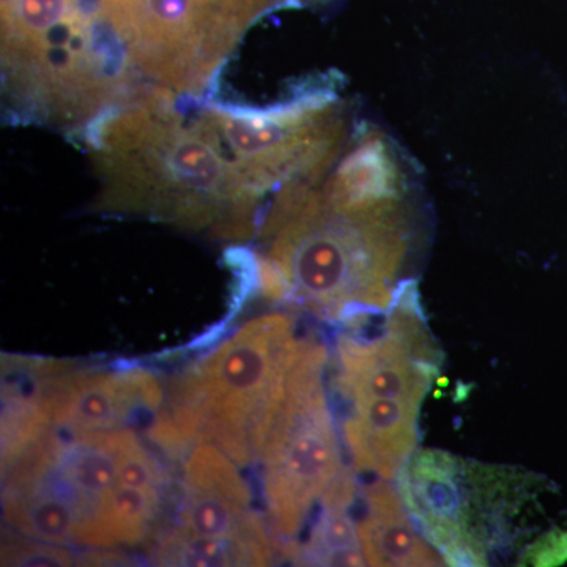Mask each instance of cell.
<instances>
[{"mask_svg":"<svg viewBox=\"0 0 567 567\" xmlns=\"http://www.w3.org/2000/svg\"><path fill=\"white\" fill-rule=\"evenodd\" d=\"M80 561L61 544L44 543L33 537H9L2 544V566L52 567L73 566Z\"/></svg>","mask_w":567,"mask_h":567,"instance_id":"cell-15","label":"cell"},{"mask_svg":"<svg viewBox=\"0 0 567 567\" xmlns=\"http://www.w3.org/2000/svg\"><path fill=\"white\" fill-rule=\"evenodd\" d=\"M164 404L158 379L145 369L80 372L63 368L51 393L52 429L85 434L117 431Z\"/></svg>","mask_w":567,"mask_h":567,"instance_id":"cell-10","label":"cell"},{"mask_svg":"<svg viewBox=\"0 0 567 567\" xmlns=\"http://www.w3.org/2000/svg\"><path fill=\"white\" fill-rule=\"evenodd\" d=\"M238 466L210 443L189 450L183 464L177 528L186 535L249 544L278 554L281 543L252 509L251 488Z\"/></svg>","mask_w":567,"mask_h":567,"instance_id":"cell-9","label":"cell"},{"mask_svg":"<svg viewBox=\"0 0 567 567\" xmlns=\"http://www.w3.org/2000/svg\"><path fill=\"white\" fill-rule=\"evenodd\" d=\"M410 514L445 565L487 566L524 535L537 477L511 466L416 451L398 475ZM528 533V532H525Z\"/></svg>","mask_w":567,"mask_h":567,"instance_id":"cell-5","label":"cell"},{"mask_svg":"<svg viewBox=\"0 0 567 567\" xmlns=\"http://www.w3.org/2000/svg\"><path fill=\"white\" fill-rule=\"evenodd\" d=\"M199 115L260 194L292 175L319 169L338 132L333 115L319 103L281 111L210 106Z\"/></svg>","mask_w":567,"mask_h":567,"instance_id":"cell-8","label":"cell"},{"mask_svg":"<svg viewBox=\"0 0 567 567\" xmlns=\"http://www.w3.org/2000/svg\"><path fill=\"white\" fill-rule=\"evenodd\" d=\"M148 558L156 566H268L276 554L249 544L186 535L175 527L156 540Z\"/></svg>","mask_w":567,"mask_h":567,"instance_id":"cell-13","label":"cell"},{"mask_svg":"<svg viewBox=\"0 0 567 567\" xmlns=\"http://www.w3.org/2000/svg\"><path fill=\"white\" fill-rule=\"evenodd\" d=\"M443 363L410 284L336 341L331 386L354 472L394 480L416 453L417 420Z\"/></svg>","mask_w":567,"mask_h":567,"instance_id":"cell-3","label":"cell"},{"mask_svg":"<svg viewBox=\"0 0 567 567\" xmlns=\"http://www.w3.org/2000/svg\"><path fill=\"white\" fill-rule=\"evenodd\" d=\"M163 491L158 487L115 484L104 506L103 548L142 543L158 518Z\"/></svg>","mask_w":567,"mask_h":567,"instance_id":"cell-14","label":"cell"},{"mask_svg":"<svg viewBox=\"0 0 567 567\" xmlns=\"http://www.w3.org/2000/svg\"><path fill=\"white\" fill-rule=\"evenodd\" d=\"M158 91L89 123L99 205L221 238L248 237L262 196L199 117L185 122Z\"/></svg>","mask_w":567,"mask_h":567,"instance_id":"cell-1","label":"cell"},{"mask_svg":"<svg viewBox=\"0 0 567 567\" xmlns=\"http://www.w3.org/2000/svg\"><path fill=\"white\" fill-rule=\"evenodd\" d=\"M358 536L365 565L388 567L445 566L410 514L401 492L379 480L358 492Z\"/></svg>","mask_w":567,"mask_h":567,"instance_id":"cell-11","label":"cell"},{"mask_svg":"<svg viewBox=\"0 0 567 567\" xmlns=\"http://www.w3.org/2000/svg\"><path fill=\"white\" fill-rule=\"evenodd\" d=\"M368 197L282 194L264 224L260 289L344 327L390 308L409 234L401 213Z\"/></svg>","mask_w":567,"mask_h":567,"instance_id":"cell-2","label":"cell"},{"mask_svg":"<svg viewBox=\"0 0 567 567\" xmlns=\"http://www.w3.org/2000/svg\"><path fill=\"white\" fill-rule=\"evenodd\" d=\"M327 347L301 339L259 462L268 522L284 547L300 539L347 468L324 388Z\"/></svg>","mask_w":567,"mask_h":567,"instance_id":"cell-6","label":"cell"},{"mask_svg":"<svg viewBox=\"0 0 567 567\" xmlns=\"http://www.w3.org/2000/svg\"><path fill=\"white\" fill-rule=\"evenodd\" d=\"M301 339L292 317H256L175 377L151 436L174 456L210 443L235 464L259 461Z\"/></svg>","mask_w":567,"mask_h":567,"instance_id":"cell-4","label":"cell"},{"mask_svg":"<svg viewBox=\"0 0 567 567\" xmlns=\"http://www.w3.org/2000/svg\"><path fill=\"white\" fill-rule=\"evenodd\" d=\"M357 496V481L346 468L323 496L308 537L284 547V557L301 566H364L352 511Z\"/></svg>","mask_w":567,"mask_h":567,"instance_id":"cell-12","label":"cell"},{"mask_svg":"<svg viewBox=\"0 0 567 567\" xmlns=\"http://www.w3.org/2000/svg\"><path fill=\"white\" fill-rule=\"evenodd\" d=\"M132 69L163 91H203L246 28L274 0H95Z\"/></svg>","mask_w":567,"mask_h":567,"instance_id":"cell-7","label":"cell"},{"mask_svg":"<svg viewBox=\"0 0 567 567\" xmlns=\"http://www.w3.org/2000/svg\"><path fill=\"white\" fill-rule=\"evenodd\" d=\"M117 483L126 486L166 488L169 475L162 462L142 445L141 440L132 432L118 468Z\"/></svg>","mask_w":567,"mask_h":567,"instance_id":"cell-16","label":"cell"}]
</instances>
